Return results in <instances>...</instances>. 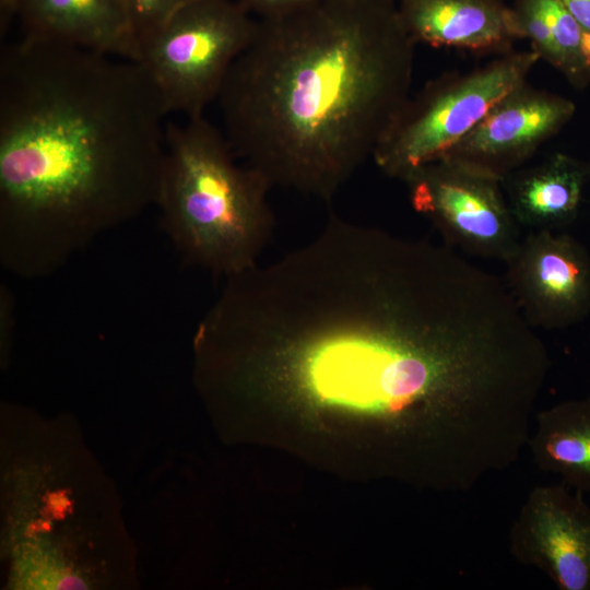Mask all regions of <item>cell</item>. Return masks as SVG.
I'll use <instances>...</instances> for the list:
<instances>
[{
  "label": "cell",
  "mask_w": 590,
  "mask_h": 590,
  "mask_svg": "<svg viewBox=\"0 0 590 590\" xmlns=\"http://www.w3.org/2000/svg\"><path fill=\"white\" fill-rule=\"evenodd\" d=\"M472 312L449 247L332 213L309 243L226 278L204 320L239 379L438 427L474 392Z\"/></svg>",
  "instance_id": "6da1fadb"
},
{
  "label": "cell",
  "mask_w": 590,
  "mask_h": 590,
  "mask_svg": "<svg viewBox=\"0 0 590 590\" xmlns=\"http://www.w3.org/2000/svg\"><path fill=\"white\" fill-rule=\"evenodd\" d=\"M138 47L193 0H125Z\"/></svg>",
  "instance_id": "2e32d148"
},
{
  "label": "cell",
  "mask_w": 590,
  "mask_h": 590,
  "mask_svg": "<svg viewBox=\"0 0 590 590\" xmlns=\"http://www.w3.org/2000/svg\"><path fill=\"white\" fill-rule=\"evenodd\" d=\"M581 493L566 484L532 488L509 532L514 557L560 590H590V506Z\"/></svg>",
  "instance_id": "30bf717a"
},
{
  "label": "cell",
  "mask_w": 590,
  "mask_h": 590,
  "mask_svg": "<svg viewBox=\"0 0 590 590\" xmlns=\"http://www.w3.org/2000/svg\"><path fill=\"white\" fill-rule=\"evenodd\" d=\"M169 115L137 61L22 38L0 56V262L49 276L155 205Z\"/></svg>",
  "instance_id": "7a4b0ae2"
},
{
  "label": "cell",
  "mask_w": 590,
  "mask_h": 590,
  "mask_svg": "<svg viewBox=\"0 0 590 590\" xmlns=\"http://www.w3.org/2000/svg\"><path fill=\"white\" fill-rule=\"evenodd\" d=\"M532 50L498 56L469 72L445 73L411 95L377 146L373 160L404 181L441 158L505 95L527 82L539 62Z\"/></svg>",
  "instance_id": "5b68a950"
},
{
  "label": "cell",
  "mask_w": 590,
  "mask_h": 590,
  "mask_svg": "<svg viewBox=\"0 0 590 590\" xmlns=\"http://www.w3.org/2000/svg\"><path fill=\"white\" fill-rule=\"evenodd\" d=\"M270 188L204 116L167 122L155 205L187 264L224 279L258 264L274 228Z\"/></svg>",
  "instance_id": "277c9868"
},
{
  "label": "cell",
  "mask_w": 590,
  "mask_h": 590,
  "mask_svg": "<svg viewBox=\"0 0 590 590\" xmlns=\"http://www.w3.org/2000/svg\"><path fill=\"white\" fill-rule=\"evenodd\" d=\"M575 113L569 98L526 82L495 104L441 158L503 181L557 134Z\"/></svg>",
  "instance_id": "9c48e42d"
},
{
  "label": "cell",
  "mask_w": 590,
  "mask_h": 590,
  "mask_svg": "<svg viewBox=\"0 0 590 590\" xmlns=\"http://www.w3.org/2000/svg\"><path fill=\"white\" fill-rule=\"evenodd\" d=\"M404 182L413 209L433 223L447 246L505 262L519 245L520 225L500 180L440 158Z\"/></svg>",
  "instance_id": "52a82bcc"
},
{
  "label": "cell",
  "mask_w": 590,
  "mask_h": 590,
  "mask_svg": "<svg viewBox=\"0 0 590 590\" xmlns=\"http://www.w3.org/2000/svg\"><path fill=\"white\" fill-rule=\"evenodd\" d=\"M589 179L586 163L557 152L534 166L515 170L502 182L520 226L556 231L577 217Z\"/></svg>",
  "instance_id": "4fadbf2b"
},
{
  "label": "cell",
  "mask_w": 590,
  "mask_h": 590,
  "mask_svg": "<svg viewBox=\"0 0 590 590\" xmlns=\"http://www.w3.org/2000/svg\"><path fill=\"white\" fill-rule=\"evenodd\" d=\"M415 40L476 54H506L524 39L512 7L504 0H397Z\"/></svg>",
  "instance_id": "8fae6325"
},
{
  "label": "cell",
  "mask_w": 590,
  "mask_h": 590,
  "mask_svg": "<svg viewBox=\"0 0 590 590\" xmlns=\"http://www.w3.org/2000/svg\"><path fill=\"white\" fill-rule=\"evenodd\" d=\"M258 17L292 11L320 0H235Z\"/></svg>",
  "instance_id": "e0dca14e"
},
{
  "label": "cell",
  "mask_w": 590,
  "mask_h": 590,
  "mask_svg": "<svg viewBox=\"0 0 590 590\" xmlns=\"http://www.w3.org/2000/svg\"><path fill=\"white\" fill-rule=\"evenodd\" d=\"M258 19L235 0H193L139 48L168 114L204 116L250 43Z\"/></svg>",
  "instance_id": "8992f818"
},
{
  "label": "cell",
  "mask_w": 590,
  "mask_h": 590,
  "mask_svg": "<svg viewBox=\"0 0 590 590\" xmlns=\"http://www.w3.org/2000/svg\"><path fill=\"white\" fill-rule=\"evenodd\" d=\"M555 51L554 68L576 87L590 83L585 32L558 0H538Z\"/></svg>",
  "instance_id": "9a60e30c"
},
{
  "label": "cell",
  "mask_w": 590,
  "mask_h": 590,
  "mask_svg": "<svg viewBox=\"0 0 590 590\" xmlns=\"http://www.w3.org/2000/svg\"><path fill=\"white\" fill-rule=\"evenodd\" d=\"M528 447L540 470L576 491L590 492V397L536 413Z\"/></svg>",
  "instance_id": "5bb4252c"
},
{
  "label": "cell",
  "mask_w": 590,
  "mask_h": 590,
  "mask_svg": "<svg viewBox=\"0 0 590 590\" xmlns=\"http://www.w3.org/2000/svg\"><path fill=\"white\" fill-rule=\"evenodd\" d=\"M217 97L237 158L329 202L411 96L415 40L397 0H320L257 17Z\"/></svg>",
  "instance_id": "3957f363"
},
{
  "label": "cell",
  "mask_w": 590,
  "mask_h": 590,
  "mask_svg": "<svg viewBox=\"0 0 590 590\" xmlns=\"http://www.w3.org/2000/svg\"><path fill=\"white\" fill-rule=\"evenodd\" d=\"M576 20L586 35L590 36V0H558Z\"/></svg>",
  "instance_id": "ac0fdd59"
},
{
  "label": "cell",
  "mask_w": 590,
  "mask_h": 590,
  "mask_svg": "<svg viewBox=\"0 0 590 590\" xmlns=\"http://www.w3.org/2000/svg\"><path fill=\"white\" fill-rule=\"evenodd\" d=\"M505 263V284L534 329H564L590 314V253L573 236L533 231Z\"/></svg>",
  "instance_id": "ba28073f"
},
{
  "label": "cell",
  "mask_w": 590,
  "mask_h": 590,
  "mask_svg": "<svg viewBox=\"0 0 590 590\" xmlns=\"http://www.w3.org/2000/svg\"><path fill=\"white\" fill-rule=\"evenodd\" d=\"M23 38L62 44L96 54L138 60L125 0H14Z\"/></svg>",
  "instance_id": "7c38bea8"
}]
</instances>
